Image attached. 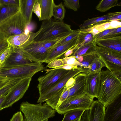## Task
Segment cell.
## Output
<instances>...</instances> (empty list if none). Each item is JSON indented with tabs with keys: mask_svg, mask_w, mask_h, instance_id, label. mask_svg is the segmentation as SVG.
Listing matches in <instances>:
<instances>
[{
	"mask_svg": "<svg viewBox=\"0 0 121 121\" xmlns=\"http://www.w3.org/2000/svg\"><path fill=\"white\" fill-rule=\"evenodd\" d=\"M11 50L3 66H15L25 65H38L42 64L31 60L21 48L10 47Z\"/></svg>",
	"mask_w": 121,
	"mask_h": 121,
	"instance_id": "11",
	"label": "cell"
},
{
	"mask_svg": "<svg viewBox=\"0 0 121 121\" xmlns=\"http://www.w3.org/2000/svg\"><path fill=\"white\" fill-rule=\"evenodd\" d=\"M36 0H19V10L28 26L30 23L33 9Z\"/></svg>",
	"mask_w": 121,
	"mask_h": 121,
	"instance_id": "19",
	"label": "cell"
},
{
	"mask_svg": "<svg viewBox=\"0 0 121 121\" xmlns=\"http://www.w3.org/2000/svg\"><path fill=\"white\" fill-rule=\"evenodd\" d=\"M114 29H109L105 30L99 33L94 37L95 38L96 40L100 39L103 37L108 34L112 31Z\"/></svg>",
	"mask_w": 121,
	"mask_h": 121,
	"instance_id": "44",
	"label": "cell"
},
{
	"mask_svg": "<svg viewBox=\"0 0 121 121\" xmlns=\"http://www.w3.org/2000/svg\"><path fill=\"white\" fill-rule=\"evenodd\" d=\"M23 79L17 78L10 80L7 84L0 89V97L6 95L13 87Z\"/></svg>",
	"mask_w": 121,
	"mask_h": 121,
	"instance_id": "31",
	"label": "cell"
},
{
	"mask_svg": "<svg viewBox=\"0 0 121 121\" xmlns=\"http://www.w3.org/2000/svg\"><path fill=\"white\" fill-rule=\"evenodd\" d=\"M23 121H26L25 118H24Z\"/></svg>",
	"mask_w": 121,
	"mask_h": 121,
	"instance_id": "53",
	"label": "cell"
},
{
	"mask_svg": "<svg viewBox=\"0 0 121 121\" xmlns=\"http://www.w3.org/2000/svg\"><path fill=\"white\" fill-rule=\"evenodd\" d=\"M31 79V78H24L12 88L6 95L1 106L2 110L11 106L22 98L29 86Z\"/></svg>",
	"mask_w": 121,
	"mask_h": 121,
	"instance_id": "10",
	"label": "cell"
},
{
	"mask_svg": "<svg viewBox=\"0 0 121 121\" xmlns=\"http://www.w3.org/2000/svg\"><path fill=\"white\" fill-rule=\"evenodd\" d=\"M41 9V16L39 21L48 20L53 16V7L55 4L53 0H39Z\"/></svg>",
	"mask_w": 121,
	"mask_h": 121,
	"instance_id": "20",
	"label": "cell"
},
{
	"mask_svg": "<svg viewBox=\"0 0 121 121\" xmlns=\"http://www.w3.org/2000/svg\"><path fill=\"white\" fill-rule=\"evenodd\" d=\"M120 27H121V21L116 20L99 24L85 30L91 33L94 36L105 30Z\"/></svg>",
	"mask_w": 121,
	"mask_h": 121,
	"instance_id": "22",
	"label": "cell"
},
{
	"mask_svg": "<svg viewBox=\"0 0 121 121\" xmlns=\"http://www.w3.org/2000/svg\"><path fill=\"white\" fill-rule=\"evenodd\" d=\"M6 95L2 96L0 97V111L2 110L1 106L5 98Z\"/></svg>",
	"mask_w": 121,
	"mask_h": 121,
	"instance_id": "51",
	"label": "cell"
},
{
	"mask_svg": "<svg viewBox=\"0 0 121 121\" xmlns=\"http://www.w3.org/2000/svg\"><path fill=\"white\" fill-rule=\"evenodd\" d=\"M70 89H67L61 96L57 103L56 109L68 97Z\"/></svg>",
	"mask_w": 121,
	"mask_h": 121,
	"instance_id": "42",
	"label": "cell"
},
{
	"mask_svg": "<svg viewBox=\"0 0 121 121\" xmlns=\"http://www.w3.org/2000/svg\"><path fill=\"white\" fill-rule=\"evenodd\" d=\"M121 27L114 28V29L106 35L100 39H108L121 35Z\"/></svg>",
	"mask_w": 121,
	"mask_h": 121,
	"instance_id": "37",
	"label": "cell"
},
{
	"mask_svg": "<svg viewBox=\"0 0 121 121\" xmlns=\"http://www.w3.org/2000/svg\"><path fill=\"white\" fill-rule=\"evenodd\" d=\"M78 37L66 43L50 49L44 63L48 64L56 59H60L68 50L76 46Z\"/></svg>",
	"mask_w": 121,
	"mask_h": 121,
	"instance_id": "13",
	"label": "cell"
},
{
	"mask_svg": "<svg viewBox=\"0 0 121 121\" xmlns=\"http://www.w3.org/2000/svg\"><path fill=\"white\" fill-rule=\"evenodd\" d=\"M112 13H109L101 16L88 19L79 26V29L85 30L97 25L110 21Z\"/></svg>",
	"mask_w": 121,
	"mask_h": 121,
	"instance_id": "23",
	"label": "cell"
},
{
	"mask_svg": "<svg viewBox=\"0 0 121 121\" xmlns=\"http://www.w3.org/2000/svg\"></svg>",
	"mask_w": 121,
	"mask_h": 121,
	"instance_id": "54",
	"label": "cell"
},
{
	"mask_svg": "<svg viewBox=\"0 0 121 121\" xmlns=\"http://www.w3.org/2000/svg\"><path fill=\"white\" fill-rule=\"evenodd\" d=\"M104 67H105L104 64L99 57L91 65L89 73L99 72L102 68Z\"/></svg>",
	"mask_w": 121,
	"mask_h": 121,
	"instance_id": "32",
	"label": "cell"
},
{
	"mask_svg": "<svg viewBox=\"0 0 121 121\" xmlns=\"http://www.w3.org/2000/svg\"><path fill=\"white\" fill-rule=\"evenodd\" d=\"M86 110L78 109L70 110L64 114V117L61 121H71L81 116Z\"/></svg>",
	"mask_w": 121,
	"mask_h": 121,
	"instance_id": "29",
	"label": "cell"
},
{
	"mask_svg": "<svg viewBox=\"0 0 121 121\" xmlns=\"http://www.w3.org/2000/svg\"><path fill=\"white\" fill-rule=\"evenodd\" d=\"M41 29L34 40L41 42L66 37L74 31L71 26L63 21H54L52 19L43 21Z\"/></svg>",
	"mask_w": 121,
	"mask_h": 121,
	"instance_id": "2",
	"label": "cell"
},
{
	"mask_svg": "<svg viewBox=\"0 0 121 121\" xmlns=\"http://www.w3.org/2000/svg\"><path fill=\"white\" fill-rule=\"evenodd\" d=\"M87 75L86 74L81 73L73 77L75 83L74 86L70 88L67 98L84 93Z\"/></svg>",
	"mask_w": 121,
	"mask_h": 121,
	"instance_id": "16",
	"label": "cell"
},
{
	"mask_svg": "<svg viewBox=\"0 0 121 121\" xmlns=\"http://www.w3.org/2000/svg\"><path fill=\"white\" fill-rule=\"evenodd\" d=\"M33 11L39 20L41 17V11L39 0H36L33 6Z\"/></svg>",
	"mask_w": 121,
	"mask_h": 121,
	"instance_id": "39",
	"label": "cell"
},
{
	"mask_svg": "<svg viewBox=\"0 0 121 121\" xmlns=\"http://www.w3.org/2000/svg\"><path fill=\"white\" fill-rule=\"evenodd\" d=\"M63 65L62 61L60 59H56L48 64L47 66L50 68L55 69Z\"/></svg>",
	"mask_w": 121,
	"mask_h": 121,
	"instance_id": "38",
	"label": "cell"
},
{
	"mask_svg": "<svg viewBox=\"0 0 121 121\" xmlns=\"http://www.w3.org/2000/svg\"><path fill=\"white\" fill-rule=\"evenodd\" d=\"M121 94V81L107 69L99 73L98 101L106 108Z\"/></svg>",
	"mask_w": 121,
	"mask_h": 121,
	"instance_id": "1",
	"label": "cell"
},
{
	"mask_svg": "<svg viewBox=\"0 0 121 121\" xmlns=\"http://www.w3.org/2000/svg\"><path fill=\"white\" fill-rule=\"evenodd\" d=\"M62 61L63 65H68L76 66L78 68L81 65V64L76 59L75 57L69 56L67 57L60 58Z\"/></svg>",
	"mask_w": 121,
	"mask_h": 121,
	"instance_id": "34",
	"label": "cell"
},
{
	"mask_svg": "<svg viewBox=\"0 0 121 121\" xmlns=\"http://www.w3.org/2000/svg\"><path fill=\"white\" fill-rule=\"evenodd\" d=\"M9 46L6 40L0 42V55Z\"/></svg>",
	"mask_w": 121,
	"mask_h": 121,
	"instance_id": "45",
	"label": "cell"
},
{
	"mask_svg": "<svg viewBox=\"0 0 121 121\" xmlns=\"http://www.w3.org/2000/svg\"><path fill=\"white\" fill-rule=\"evenodd\" d=\"M96 39L92 41L79 47L76 48L73 50V53L70 56H82L96 52L95 46Z\"/></svg>",
	"mask_w": 121,
	"mask_h": 121,
	"instance_id": "24",
	"label": "cell"
},
{
	"mask_svg": "<svg viewBox=\"0 0 121 121\" xmlns=\"http://www.w3.org/2000/svg\"><path fill=\"white\" fill-rule=\"evenodd\" d=\"M66 10L62 2L55 5L53 10V16L55 20L63 21L65 14Z\"/></svg>",
	"mask_w": 121,
	"mask_h": 121,
	"instance_id": "30",
	"label": "cell"
},
{
	"mask_svg": "<svg viewBox=\"0 0 121 121\" xmlns=\"http://www.w3.org/2000/svg\"><path fill=\"white\" fill-rule=\"evenodd\" d=\"M62 69L67 70L78 69V67L77 66L68 65H64L61 66L54 69Z\"/></svg>",
	"mask_w": 121,
	"mask_h": 121,
	"instance_id": "48",
	"label": "cell"
},
{
	"mask_svg": "<svg viewBox=\"0 0 121 121\" xmlns=\"http://www.w3.org/2000/svg\"><path fill=\"white\" fill-rule=\"evenodd\" d=\"M63 4L67 8L74 11H77L80 7L78 0H64Z\"/></svg>",
	"mask_w": 121,
	"mask_h": 121,
	"instance_id": "33",
	"label": "cell"
},
{
	"mask_svg": "<svg viewBox=\"0 0 121 121\" xmlns=\"http://www.w3.org/2000/svg\"><path fill=\"white\" fill-rule=\"evenodd\" d=\"M96 52L107 69L121 81V52L96 45Z\"/></svg>",
	"mask_w": 121,
	"mask_h": 121,
	"instance_id": "5",
	"label": "cell"
},
{
	"mask_svg": "<svg viewBox=\"0 0 121 121\" xmlns=\"http://www.w3.org/2000/svg\"><path fill=\"white\" fill-rule=\"evenodd\" d=\"M96 45L106 47L121 52V36L112 38L96 40Z\"/></svg>",
	"mask_w": 121,
	"mask_h": 121,
	"instance_id": "21",
	"label": "cell"
},
{
	"mask_svg": "<svg viewBox=\"0 0 121 121\" xmlns=\"http://www.w3.org/2000/svg\"><path fill=\"white\" fill-rule=\"evenodd\" d=\"M75 57L81 64V65L78 69L82 73L87 74L89 73L91 65L96 59L99 58L96 52L91 54Z\"/></svg>",
	"mask_w": 121,
	"mask_h": 121,
	"instance_id": "18",
	"label": "cell"
},
{
	"mask_svg": "<svg viewBox=\"0 0 121 121\" xmlns=\"http://www.w3.org/2000/svg\"><path fill=\"white\" fill-rule=\"evenodd\" d=\"M66 37L38 42H39L45 48L49 49L53 47L56 44Z\"/></svg>",
	"mask_w": 121,
	"mask_h": 121,
	"instance_id": "35",
	"label": "cell"
},
{
	"mask_svg": "<svg viewBox=\"0 0 121 121\" xmlns=\"http://www.w3.org/2000/svg\"><path fill=\"white\" fill-rule=\"evenodd\" d=\"M0 4L10 6H19V0H0Z\"/></svg>",
	"mask_w": 121,
	"mask_h": 121,
	"instance_id": "40",
	"label": "cell"
},
{
	"mask_svg": "<svg viewBox=\"0 0 121 121\" xmlns=\"http://www.w3.org/2000/svg\"><path fill=\"white\" fill-rule=\"evenodd\" d=\"M44 75L38 79L39 83L37 86L39 95L48 91L54 86L69 70L62 69H45Z\"/></svg>",
	"mask_w": 121,
	"mask_h": 121,
	"instance_id": "9",
	"label": "cell"
},
{
	"mask_svg": "<svg viewBox=\"0 0 121 121\" xmlns=\"http://www.w3.org/2000/svg\"><path fill=\"white\" fill-rule=\"evenodd\" d=\"M116 20L121 21V12L112 13V15L110 17V21Z\"/></svg>",
	"mask_w": 121,
	"mask_h": 121,
	"instance_id": "46",
	"label": "cell"
},
{
	"mask_svg": "<svg viewBox=\"0 0 121 121\" xmlns=\"http://www.w3.org/2000/svg\"><path fill=\"white\" fill-rule=\"evenodd\" d=\"M45 69L42 64L12 66L3 65L0 69V75L10 79L32 78L37 73Z\"/></svg>",
	"mask_w": 121,
	"mask_h": 121,
	"instance_id": "6",
	"label": "cell"
},
{
	"mask_svg": "<svg viewBox=\"0 0 121 121\" xmlns=\"http://www.w3.org/2000/svg\"><path fill=\"white\" fill-rule=\"evenodd\" d=\"M41 28L36 32H30V37L25 43L18 47L24 50L34 61L44 63L46 59L49 49L44 47L39 42L34 40L40 32Z\"/></svg>",
	"mask_w": 121,
	"mask_h": 121,
	"instance_id": "7",
	"label": "cell"
},
{
	"mask_svg": "<svg viewBox=\"0 0 121 121\" xmlns=\"http://www.w3.org/2000/svg\"><path fill=\"white\" fill-rule=\"evenodd\" d=\"M100 72L87 75L84 93L93 99L99 95Z\"/></svg>",
	"mask_w": 121,
	"mask_h": 121,
	"instance_id": "14",
	"label": "cell"
},
{
	"mask_svg": "<svg viewBox=\"0 0 121 121\" xmlns=\"http://www.w3.org/2000/svg\"><path fill=\"white\" fill-rule=\"evenodd\" d=\"M94 101L93 99L84 93L68 98L55 110L61 115L73 110L82 109L86 110L90 109Z\"/></svg>",
	"mask_w": 121,
	"mask_h": 121,
	"instance_id": "8",
	"label": "cell"
},
{
	"mask_svg": "<svg viewBox=\"0 0 121 121\" xmlns=\"http://www.w3.org/2000/svg\"><path fill=\"white\" fill-rule=\"evenodd\" d=\"M95 39L91 33L85 30H80L78 36L76 48L79 47L88 43Z\"/></svg>",
	"mask_w": 121,
	"mask_h": 121,
	"instance_id": "27",
	"label": "cell"
},
{
	"mask_svg": "<svg viewBox=\"0 0 121 121\" xmlns=\"http://www.w3.org/2000/svg\"><path fill=\"white\" fill-rule=\"evenodd\" d=\"M11 79L0 75V89L5 85Z\"/></svg>",
	"mask_w": 121,
	"mask_h": 121,
	"instance_id": "47",
	"label": "cell"
},
{
	"mask_svg": "<svg viewBox=\"0 0 121 121\" xmlns=\"http://www.w3.org/2000/svg\"><path fill=\"white\" fill-rule=\"evenodd\" d=\"M81 73H82L81 71L78 69L69 70L54 86L48 91L39 95L37 103H42L53 98L60 90L64 87L70 78Z\"/></svg>",
	"mask_w": 121,
	"mask_h": 121,
	"instance_id": "12",
	"label": "cell"
},
{
	"mask_svg": "<svg viewBox=\"0 0 121 121\" xmlns=\"http://www.w3.org/2000/svg\"><path fill=\"white\" fill-rule=\"evenodd\" d=\"M121 5V2H119L117 0H102L99 2L95 9L100 12H104L113 7Z\"/></svg>",
	"mask_w": 121,
	"mask_h": 121,
	"instance_id": "28",
	"label": "cell"
},
{
	"mask_svg": "<svg viewBox=\"0 0 121 121\" xmlns=\"http://www.w3.org/2000/svg\"><path fill=\"white\" fill-rule=\"evenodd\" d=\"M104 121H121V96L106 108Z\"/></svg>",
	"mask_w": 121,
	"mask_h": 121,
	"instance_id": "15",
	"label": "cell"
},
{
	"mask_svg": "<svg viewBox=\"0 0 121 121\" xmlns=\"http://www.w3.org/2000/svg\"><path fill=\"white\" fill-rule=\"evenodd\" d=\"M19 10V6L0 4V23L15 14Z\"/></svg>",
	"mask_w": 121,
	"mask_h": 121,
	"instance_id": "25",
	"label": "cell"
},
{
	"mask_svg": "<svg viewBox=\"0 0 121 121\" xmlns=\"http://www.w3.org/2000/svg\"><path fill=\"white\" fill-rule=\"evenodd\" d=\"M20 108L26 121H48L55 115L56 112L46 103L33 104L23 102Z\"/></svg>",
	"mask_w": 121,
	"mask_h": 121,
	"instance_id": "3",
	"label": "cell"
},
{
	"mask_svg": "<svg viewBox=\"0 0 121 121\" xmlns=\"http://www.w3.org/2000/svg\"><path fill=\"white\" fill-rule=\"evenodd\" d=\"M81 116L80 117H79L78 118L76 119H75L74 120H73L72 121H80Z\"/></svg>",
	"mask_w": 121,
	"mask_h": 121,
	"instance_id": "52",
	"label": "cell"
},
{
	"mask_svg": "<svg viewBox=\"0 0 121 121\" xmlns=\"http://www.w3.org/2000/svg\"><path fill=\"white\" fill-rule=\"evenodd\" d=\"M26 22L19 10L0 23V42L13 36L28 33Z\"/></svg>",
	"mask_w": 121,
	"mask_h": 121,
	"instance_id": "4",
	"label": "cell"
},
{
	"mask_svg": "<svg viewBox=\"0 0 121 121\" xmlns=\"http://www.w3.org/2000/svg\"><path fill=\"white\" fill-rule=\"evenodd\" d=\"M30 31L25 33L11 36L6 40L9 46L13 47H18L26 42L30 37Z\"/></svg>",
	"mask_w": 121,
	"mask_h": 121,
	"instance_id": "26",
	"label": "cell"
},
{
	"mask_svg": "<svg viewBox=\"0 0 121 121\" xmlns=\"http://www.w3.org/2000/svg\"><path fill=\"white\" fill-rule=\"evenodd\" d=\"M24 117L20 111L18 112L13 116L10 121H23Z\"/></svg>",
	"mask_w": 121,
	"mask_h": 121,
	"instance_id": "43",
	"label": "cell"
},
{
	"mask_svg": "<svg viewBox=\"0 0 121 121\" xmlns=\"http://www.w3.org/2000/svg\"><path fill=\"white\" fill-rule=\"evenodd\" d=\"M76 45L68 50L61 57L64 58L70 56L73 53V51L76 47Z\"/></svg>",
	"mask_w": 121,
	"mask_h": 121,
	"instance_id": "49",
	"label": "cell"
},
{
	"mask_svg": "<svg viewBox=\"0 0 121 121\" xmlns=\"http://www.w3.org/2000/svg\"><path fill=\"white\" fill-rule=\"evenodd\" d=\"M80 31L79 29L74 30L72 33L59 42L53 47L65 43L75 38L78 36Z\"/></svg>",
	"mask_w": 121,
	"mask_h": 121,
	"instance_id": "36",
	"label": "cell"
},
{
	"mask_svg": "<svg viewBox=\"0 0 121 121\" xmlns=\"http://www.w3.org/2000/svg\"><path fill=\"white\" fill-rule=\"evenodd\" d=\"M105 109L98 100H94L89 109L88 121H104Z\"/></svg>",
	"mask_w": 121,
	"mask_h": 121,
	"instance_id": "17",
	"label": "cell"
},
{
	"mask_svg": "<svg viewBox=\"0 0 121 121\" xmlns=\"http://www.w3.org/2000/svg\"><path fill=\"white\" fill-rule=\"evenodd\" d=\"M89 113L88 112H85L82 115L80 121H88Z\"/></svg>",
	"mask_w": 121,
	"mask_h": 121,
	"instance_id": "50",
	"label": "cell"
},
{
	"mask_svg": "<svg viewBox=\"0 0 121 121\" xmlns=\"http://www.w3.org/2000/svg\"><path fill=\"white\" fill-rule=\"evenodd\" d=\"M11 47L9 46L0 55V62L3 65L10 52Z\"/></svg>",
	"mask_w": 121,
	"mask_h": 121,
	"instance_id": "41",
	"label": "cell"
}]
</instances>
